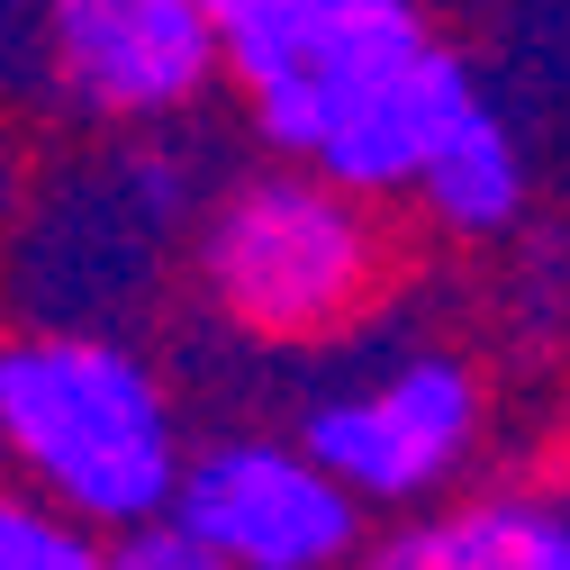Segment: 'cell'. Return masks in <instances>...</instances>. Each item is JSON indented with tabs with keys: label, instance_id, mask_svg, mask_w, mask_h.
I'll return each instance as SVG.
<instances>
[{
	"label": "cell",
	"instance_id": "1",
	"mask_svg": "<svg viewBox=\"0 0 570 570\" xmlns=\"http://www.w3.org/2000/svg\"><path fill=\"white\" fill-rule=\"evenodd\" d=\"M254 136L363 199L416 190L480 100L416 0H208Z\"/></svg>",
	"mask_w": 570,
	"mask_h": 570
},
{
	"label": "cell",
	"instance_id": "2",
	"mask_svg": "<svg viewBox=\"0 0 570 570\" xmlns=\"http://www.w3.org/2000/svg\"><path fill=\"white\" fill-rule=\"evenodd\" d=\"M0 444L37 498L100 534L164 517L190 471L164 381L82 326H37L0 353Z\"/></svg>",
	"mask_w": 570,
	"mask_h": 570
},
{
	"label": "cell",
	"instance_id": "3",
	"mask_svg": "<svg viewBox=\"0 0 570 570\" xmlns=\"http://www.w3.org/2000/svg\"><path fill=\"white\" fill-rule=\"evenodd\" d=\"M190 263L227 326H245L263 344H308L372 308L390 245H381V218L363 190H344L308 164H272L199 218Z\"/></svg>",
	"mask_w": 570,
	"mask_h": 570
},
{
	"label": "cell",
	"instance_id": "4",
	"mask_svg": "<svg viewBox=\"0 0 570 570\" xmlns=\"http://www.w3.org/2000/svg\"><path fill=\"white\" fill-rule=\"evenodd\" d=\"M46 82L91 127H164L208 82L227 46L208 0H46Z\"/></svg>",
	"mask_w": 570,
	"mask_h": 570
},
{
	"label": "cell",
	"instance_id": "5",
	"mask_svg": "<svg viewBox=\"0 0 570 570\" xmlns=\"http://www.w3.org/2000/svg\"><path fill=\"white\" fill-rule=\"evenodd\" d=\"M173 508L227 552V570H344L363 561V498L299 435H227L190 453Z\"/></svg>",
	"mask_w": 570,
	"mask_h": 570
},
{
	"label": "cell",
	"instance_id": "6",
	"mask_svg": "<svg viewBox=\"0 0 570 570\" xmlns=\"http://www.w3.org/2000/svg\"><path fill=\"white\" fill-rule=\"evenodd\" d=\"M299 444L363 498V508H416V498H435L471 444H480V381L453 363V353H407L390 363L372 390H344L326 399Z\"/></svg>",
	"mask_w": 570,
	"mask_h": 570
},
{
	"label": "cell",
	"instance_id": "7",
	"mask_svg": "<svg viewBox=\"0 0 570 570\" xmlns=\"http://www.w3.org/2000/svg\"><path fill=\"white\" fill-rule=\"evenodd\" d=\"M363 570H570V508L561 498H462L363 552Z\"/></svg>",
	"mask_w": 570,
	"mask_h": 570
},
{
	"label": "cell",
	"instance_id": "8",
	"mask_svg": "<svg viewBox=\"0 0 570 570\" xmlns=\"http://www.w3.org/2000/svg\"><path fill=\"white\" fill-rule=\"evenodd\" d=\"M416 199L435 208L453 236H498V227H517V208H525V155H517V127L498 118L489 100H471L462 127L435 146V164H425Z\"/></svg>",
	"mask_w": 570,
	"mask_h": 570
},
{
	"label": "cell",
	"instance_id": "9",
	"mask_svg": "<svg viewBox=\"0 0 570 570\" xmlns=\"http://www.w3.org/2000/svg\"><path fill=\"white\" fill-rule=\"evenodd\" d=\"M0 570H109V534L63 517L55 498L19 489L10 508H0Z\"/></svg>",
	"mask_w": 570,
	"mask_h": 570
},
{
	"label": "cell",
	"instance_id": "10",
	"mask_svg": "<svg viewBox=\"0 0 570 570\" xmlns=\"http://www.w3.org/2000/svg\"><path fill=\"white\" fill-rule=\"evenodd\" d=\"M109 570H227V552L208 543L181 508H164V517H146V525L109 534Z\"/></svg>",
	"mask_w": 570,
	"mask_h": 570
}]
</instances>
